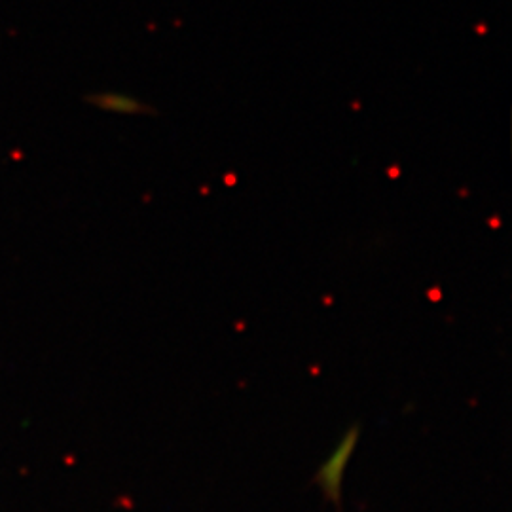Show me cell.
<instances>
[{
	"label": "cell",
	"instance_id": "obj_1",
	"mask_svg": "<svg viewBox=\"0 0 512 512\" xmlns=\"http://www.w3.org/2000/svg\"><path fill=\"white\" fill-rule=\"evenodd\" d=\"M357 439H359L357 429H351L344 440L340 442V446L334 450V454L330 456L329 461L321 467V471L317 473V478H315V482L323 488L327 499L334 501V503H338V499H340L342 480L346 475V467H348V461L351 454H353Z\"/></svg>",
	"mask_w": 512,
	"mask_h": 512
}]
</instances>
